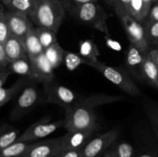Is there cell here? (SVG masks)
Returning <instances> with one entry per match:
<instances>
[{"label": "cell", "mask_w": 158, "mask_h": 157, "mask_svg": "<svg viewBox=\"0 0 158 157\" xmlns=\"http://www.w3.org/2000/svg\"><path fill=\"white\" fill-rule=\"evenodd\" d=\"M37 26L52 29L56 32L65 18V9L60 0H40L29 15Z\"/></svg>", "instance_id": "6da1fadb"}, {"label": "cell", "mask_w": 158, "mask_h": 157, "mask_svg": "<svg viewBox=\"0 0 158 157\" xmlns=\"http://www.w3.org/2000/svg\"><path fill=\"white\" fill-rule=\"evenodd\" d=\"M86 65L94 68L101 73L110 83L117 86L124 92L132 96H140L141 90L131 78L129 74L120 68L108 66L106 63L99 60L96 62L88 61Z\"/></svg>", "instance_id": "7a4b0ae2"}, {"label": "cell", "mask_w": 158, "mask_h": 157, "mask_svg": "<svg viewBox=\"0 0 158 157\" xmlns=\"http://www.w3.org/2000/svg\"><path fill=\"white\" fill-rule=\"evenodd\" d=\"M69 10L73 16L78 21L109 35L107 26L109 15L97 2H87L71 6Z\"/></svg>", "instance_id": "3957f363"}, {"label": "cell", "mask_w": 158, "mask_h": 157, "mask_svg": "<svg viewBox=\"0 0 158 157\" xmlns=\"http://www.w3.org/2000/svg\"><path fill=\"white\" fill-rule=\"evenodd\" d=\"M64 128L67 132L98 129L97 116L94 109L75 104L65 109Z\"/></svg>", "instance_id": "277c9868"}, {"label": "cell", "mask_w": 158, "mask_h": 157, "mask_svg": "<svg viewBox=\"0 0 158 157\" xmlns=\"http://www.w3.org/2000/svg\"><path fill=\"white\" fill-rule=\"evenodd\" d=\"M46 102L59 105L65 109L79 102L77 93L69 88L53 81L44 84Z\"/></svg>", "instance_id": "5b68a950"}, {"label": "cell", "mask_w": 158, "mask_h": 157, "mask_svg": "<svg viewBox=\"0 0 158 157\" xmlns=\"http://www.w3.org/2000/svg\"><path fill=\"white\" fill-rule=\"evenodd\" d=\"M118 135L119 131L112 129L91 139L82 149V157H101L115 143Z\"/></svg>", "instance_id": "8992f818"}, {"label": "cell", "mask_w": 158, "mask_h": 157, "mask_svg": "<svg viewBox=\"0 0 158 157\" xmlns=\"http://www.w3.org/2000/svg\"><path fill=\"white\" fill-rule=\"evenodd\" d=\"M40 92L33 86H26L19 95L15 106L10 113V119L12 121L20 119L26 114L30 112L38 103Z\"/></svg>", "instance_id": "52a82bcc"}, {"label": "cell", "mask_w": 158, "mask_h": 157, "mask_svg": "<svg viewBox=\"0 0 158 157\" xmlns=\"http://www.w3.org/2000/svg\"><path fill=\"white\" fill-rule=\"evenodd\" d=\"M62 126H64V119L52 122L48 119H43L29 126L19 135L17 141L31 143L35 140L41 139L53 133Z\"/></svg>", "instance_id": "ba28073f"}, {"label": "cell", "mask_w": 158, "mask_h": 157, "mask_svg": "<svg viewBox=\"0 0 158 157\" xmlns=\"http://www.w3.org/2000/svg\"><path fill=\"white\" fill-rule=\"evenodd\" d=\"M123 25L130 43L134 44L146 52H149L151 46L148 44L145 38L144 29L141 22L137 21L130 14H124L119 16Z\"/></svg>", "instance_id": "9c48e42d"}, {"label": "cell", "mask_w": 158, "mask_h": 157, "mask_svg": "<svg viewBox=\"0 0 158 157\" xmlns=\"http://www.w3.org/2000/svg\"><path fill=\"white\" fill-rule=\"evenodd\" d=\"M64 150L62 137L38 143H31L30 147L23 157H41L57 155Z\"/></svg>", "instance_id": "30bf717a"}, {"label": "cell", "mask_w": 158, "mask_h": 157, "mask_svg": "<svg viewBox=\"0 0 158 157\" xmlns=\"http://www.w3.org/2000/svg\"><path fill=\"white\" fill-rule=\"evenodd\" d=\"M29 59L32 66L34 79L43 84L53 81L55 77L53 72L54 69L46 57L44 52Z\"/></svg>", "instance_id": "8fae6325"}, {"label": "cell", "mask_w": 158, "mask_h": 157, "mask_svg": "<svg viewBox=\"0 0 158 157\" xmlns=\"http://www.w3.org/2000/svg\"><path fill=\"white\" fill-rule=\"evenodd\" d=\"M6 17L9 22L12 35L21 38L22 40L24 39L31 25L32 24L29 15L8 11L6 12Z\"/></svg>", "instance_id": "7c38bea8"}, {"label": "cell", "mask_w": 158, "mask_h": 157, "mask_svg": "<svg viewBox=\"0 0 158 157\" xmlns=\"http://www.w3.org/2000/svg\"><path fill=\"white\" fill-rule=\"evenodd\" d=\"M97 129H88L67 132L62 136L63 149H82L86 143L90 140V137Z\"/></svg>", "instance_id": "4fadbf2b"}, {"label": "cell", "mask_w": 158, "mask_h": 157, "mask_svg": "<svg viewBox=\"0 0 158 157\" xmlns=\"http://www.w3.org/2000/svg\"><path fill=\"white\" fill-rule=\"evenodd\" d=\"M123 99H124V97L122 95H112L105 93H97L80 100L77 104L94 110L96 108L103 106V105L110 104V103H116V102L122 101Z\"/></svg>", "instance_id": "5bb4252c"}, {"label": "cell", "mask_w": 158, "mask_h": 157, "mask_svg": "<svg viewBox=\"0 0 158 157\" xmlns=\"http://www.w3.org/2000/svg\"><path fill=\"white\" fill-rule=\"evenodd\" d=\"M139 75H141L148 84L158 89V68L150 52L140 66Z\"/></svg>", "instance_id": "9a60e30c"}, {"label": "cell", "mask_w": 158, "mask_h": 157, "mask_svg": "<svg viewBox=\"0 0 158 157\" xmlns=\"http://www.w3.org/2000/svg\"><path fill=\"white\" fill-rule=\"evenodd\" d=\"M4 45L6 54L11 62L25 57H29L26 52L24 42L21 38L12 35Z\"/></svg>", "instance_id": "2e32d148"}, {"label": "cell", "mask_w": 158, "mask_h": 157, "mask_svg": "<svg viewBox=\"0 0 158 157\" xmlns=\"http://www.w3.org/2000/svg\"><path fill=\"white\" fill-rule=\"evenodd\" d=\"M148 53L149 52H144L137 46L130 43L126 55V64L128 69L130 70L139 73L140 66L146 58Z\"/></svg>", "instance_id": "e0dca14e"}, {"label": "cell", "mask_w": 158, "mask_h": 157, "mask_svg": "<svg viewBox=\"0 0 158 157\" xmlns=\"http://www.w3.org/2000/svg\"><path fill=\"white\" fill-rule=\"evenodd\" d=\"M23 41L29 58H34L44 52V49L43 48L35 32V28L33 27L32 24L31 25L27 34Z\"/></svg>", "instance_id": "ac0fdd59"}, {"label": "cell", "mask_w": 158, "mask_h": 157, "mask_svg": "<svg viewBox=\"0 0 158 157\" xmlns=\"http://www.w3.org/2000/svg\"><path fill=\"white\" fill-rule=\"evenodd\" d=\"M135 149L127 142L114 143L101 157H135Z\"/></svg>", "instance_id": "d6986e66"}, {"label": "cell", "mask_w": 158, "mask_h": 157, "mask_svg": "<svg viewBox=\"0 0 158 157\" xmlns=\"http://www.w3.org/2000/svg\"><path fill=\"white\" fill-rule=\"evenodd\" d=\"M7 69H9L11 74H17V75L29 77V78L34 79L32 66L29 57L19 58V59L12 62L9 64Z\"/></svg>", "instance_id": "ffe728a7"}, {"label": "cell", "mask_w": 158, "mask_h": 157, "mask_svg": "<svg viewBox=\"0 0 158 157\" xmlns=\"http://www.w3.org/2000/svg\"><path fill=\"white\" fill-rule=\"evenodd\" d=\"M26 84V80L21 78L18 79L10 87H0V106L2 107L7 104L12 99H13Z\"/></svg>", "instance_id": "44dd1931"}, {"label": "cell", "mask_w": 158, "mask_h": 157, "mask_svg": "<svg viewBox=\"0 0 158 157\" xmlns=\"http://www.w3.org/2000/svg\"><path fill=\"white\" fill-rule=\"evenodd\" d=\"M44 54L50 62V64L52 65L53 69H55L63 62L65 50L57 42L56 43L51 46L50 47L45 49Z\"/></svg>", "instance_id": "7402d4cb"}, {"label": "cell", "mask_w": 158, "mask_h": 157, "mask_svg": "<svg viewBox=\"0 0 158 157\" xmlns=\"http://www.w3.org/2000/svg\"><path fill=\"white\" fill-rule=\"evenodd\" d=\"M40 0H12L7 6L10 12L29 15Z\"/></svg>", "instance_id": "603a6c76"}, {"label": "cell", "mask_w": 158, "mask_h": 157, "mask_svg": "<svg viewBox=\"0 0 158 157\" xmlns=\"http://www.w3.org/2000/svg\"><path fill=\"white\" fill-rule=\"evenodd\" d=\"M31 143L16 141L13 144L2 149L0 157H23L30 147Z\"/></svg>", "instance_id": "cb8c5ba5"}, {"label": "cell", "mask_w": 158, "mask_h": 157, "mask_svg": "<svg viewBox=\"0 0 158 157\" xmlns=\"http://www.w3.org/2000/svg\"><path fill=\"white\" fill-rule=\"evenodd\" d=\"M80 54L89 61L98 60L100 52L96 43L92 39H85L80 42Z\"/></svg>", "instance_id": "d4e9b609"}, {"label": "cell", "mask_w": 158, "mask_h": 157, "mask_svg": "<svg viewBox=\"0 0 158 157\" xmlns=\"http://www.w3.org/2000/svg\"><path fill=\"white\" fill-rule=\"evenodd\" d=\"M35 32L44 50L57 42L56 32L52 31V29L42 26H37L35 28Z\"/></svg>", "instance_id": "484cf974"}, {"label": "cell", "mask_w": 158, "mask_h": 157, "mask_svg": "<svg viewBox=\"0 0 158 157\" xmlns=\"http://www.w3.org/2000/svg\"><path fill=\"white\" fill-rule=\"evenodd\" d=\"M88 61L89 60L82 56L80 53H76V52H69V51H65L63 62H64L65 66L69 70H75L76 69H77L81 65H86Z\"/></svg>", "instance_id": "4316f807"}, {"label": "cell", "mask_w": 158, "mask_h": 157, "mask_svg": "<svg viewBox=\"0 0 158 157\" xmlns=\"http://www.w3.org/2000/svg\"><path fill=\"white\" fill-rule=\"evenodd\" d=\"M145 38L150 46H158V21H145L143 25Z\"/></svg>", "instance_id": "83f0119b"}, {"label": "cell", "mask_w": 158, "mask_h": 157, "mask_svg": "<svg viewBox=\"0 0 158 157\" xmlns=\"http://www.w3.org/2000/svg\"><path fill=\"white\" fill-rule=\"evenodd\" d=\"M1 135H0V149H3L8 147L10 145L13 144L14 143L18 140L19 131L18 129H14L13 127H9L4 129L2 127Z\"/></svg>", "instance_id": "f1b7e54d"}, {"label": "cell", "mask_w": 158, "mask_h": 157, "mask_svg": "<svg viewBox=\"0 0 158 157\" xmlns=\"http://www.w3.org/2000/svg\"><path fill=\"white\" fill-rule=\"evenodd\" d=\"M143 109L156 136L158 138V107L148 102L143 103Z\"/></svg>", "instance_id": "f546056e"}, {"label": "cell", "mask_w": 158, "mask_h": 157, "mask_svg": "<svg viewBox=\"0 0 158 157\" xmlns=\"http://www.w3.org/2000/svg\"><path fill=\"white\" fill-rule=\"evenodd\" d=\"M11 35L12 32L6 17V12L3 6H2L1 11H0V43L5 44Z\"/></svg>", "instance_id": "4dcf8cb0"}, {"label": "cell", "mask_w": 158, "mask_h": 157, "mask_svg": "<svg viewBox=\"0 0 158 157\" xmlns=\"http://www.w3.org/2000/svg\"><path fill=\"white\" fill-rule=\"evenodd\" d=\"M131 15L134 18L143 22L146 20L143 14V0H131Z\"/></svg>", "instance_id": "1f68e13d"}, {"label": "cell", "mask_w": 158, "mask_h": 157, "mask_svg": "<svg viewBox=\"0 0 158 157\" xmlns=\"http://www.w3.org/2000/svg\"><path fill=\"white\" fill-rule=\"evenodd\" d=\"M131 0H118L117 6L115 9L118 17L124 14L131 15Z\"/></svg>", "instance_id": "d6a6232c"}, {"label": "cell", "mask_w": 158, "mask_h": 157, "mask_svg": "<svg viewBox=\"0 0 158 157\" xmlns=\"http://www.w3.org/2000/svg\"><path fill=\"white\" fill-rule=\"evenodd\" d=\"M11 61L8 58L4 45L0 43V71L7 69Z\"/></svg>", "instance_id": "836d02e7"}, {"label": "cell", "mask_w": 158, "mask_h": 157, "mask_svg": "<svg viewBox=\"0 0 158 157\" xmlns=\"http://www.w3.org/2000/svg\"><path fill=\"white\" fill-rule=\"evenodd\" d=\"M135 157H158V149L157 147L141 149L136 152Z\"/></svg>", "instance_id": "e575fe53"}, {"label": "cell", "mask_w": 158, "mask_h": 157, "mask_svg": "<svg viewBox=\"0 0 158 157\" xmlns=\"http://www.w3.org/2000/svg\"><path fill=\"white\" fill-rule=\"evenodd\" d=\"M58 157H82V149H65Z\"/></svg>", "instance_id": "d590c367"}, {"label": "cell", "mask_w": 158, "mask_h": 157, "mask_svg": "<svg viewBox=\"0 0 158 157\" xmlns=\"http://www.w3.org/2000/svg\"><path fill=\"white\" fill-rule=\"evenodd\" d=\"M146 20L151 22L158 21V2L153 4L151 11L149 12V15L148 16V18Z\"/></svg>", "instance_id": "8d00e7d4"}, {"label": "cell", "mask_w": 158, "mask_h": 157, "mask_svg": "<svg viewBox=\"0 0 158 157\" xmlns=\"http://www.w3.org/2000/svg\"><path fill=\"white\" fill-rule=\"evenodd\" d=\"M61 2H63V6L69 5V7H71V6L84 4V3L87 2H97V0H62Z\"/></svg>", "instance_id": "74e56055"}, {"label": "cell", "mask_w": 158, "mask_h": 157, "mask_svg": "<svg viewBox=\"0 0 158 157\" xmlns=\"http://www.w3.org/2000/svg\"><path fill=\"white\" fill-rule=\"evenodd\" d=\"M143 14L146 18H148L149 12L151 11V7H152L153 4H154V0H143Z\"/></svg>", "instance_id": "f35d334b"}, {"label": "cell", "mask_w": 158, "mask_h": 157, "mask_svg": "<svg viewBox=\"0 0 158 157\" xmlns=\"http://www.w3.org/2000/svg\"><path fill=\"white\" fill-rule=\"evenodd\" d=\"M11 72H9V69L0 71V87L4 86L5 83H6V80H7L8 77L9 76Z\"/></svg>", "instance_id": "ab89813d"}, {"label": "cell", "mask_w": 158, "mask_h": 157, "mask_svg": "<svg viewBox=\"0 0 158 157\" xmlns=\"http://www.w3.org/2000/svg\"><path fill=\"white\" fill-rule=\"evenodd\" d=\"M150 54H151V57L154 59V61L155 62V63L157 64V68H158V49L157 48H152L150 49Z\"/></svg>", "instance_id": "60d3db41"}, {"label": "cell", "mask_w": 158, "mask_h": 157, "mask_svg": "<svg viewBox=\"0 0 158 157\" xmlns=\"http://www.w3.org/2000/svg\"><path fill=\"white\" fill-rule=\"evenodd\" d=\"M106 1L110 3V4L111 5V6H114V9L117 8V2H118V0H106Z\"/></svg>", "instance_id": "b9f144b4"}, {"label": "cell", "mask_w": 158, "mask_h": 157, "mask_svg": "<svg viewBox=\"0 0 158 157\" xmlns=\"http://www.w3.org/2000/svg\"><path fill=\"white\" fill-rule=\"evenodd\" d=\"M12 0H2V4L4 5V6H8L9 4H10V2H12Z\"/></svg>", "instance_id": "7bdbcfd3"}, {"label": "cell", "mask_w": 158, "mask_h": 157, "mask_svg": "<svg viewBox=\"0 0 158 157\" xmlns=\"http://www.w3.org/2000/svg\"><path fill=\"white\" fill-rule=\"evenodd\" d=\"M59 154L57 155H46V156H41V157H58Z\"/></svg>", "instance_id": "ee69618b"}, {"label": "cell", "mask_w": 158, "mask_h": 157, "mask_svg": "<svg viewBox=\"0 0 158 157\" xmlns=\"http://www.w3.org/2000/svg\"><path fill=\"white\" fill-rule=\"evenodd\" d=\"M157 2H158V0H154V3Z\"/></svg>", "instance_id": "f6af8a7d"}, {"label": "cell", "mask_w": 158, "mask_h": 157, "mask_svg": "<svg viewBox=\"0 0 158 157\" xmlns=\"http://www.w3.org/2000/svg\"><path fill=\"white\" fill-rule=\"evenodd\" d=\"M157 49H158V46H157Z\"/></svg>", "instance_id": "bcb514c9"}, {"label": "cell", "mask_w": 158, "mask_h": 157, "mask_svg": "<svg viewBox=\"0 0 158 157\" xmlns=\"http://www.w3.org/2000/svg\"><path fill=\"white\" fill-rule=\"evenodd\" d=\"M60 1H62V0H60Z\"/></svg>", "instance_id": "7dc6e473"}]
</instances>
